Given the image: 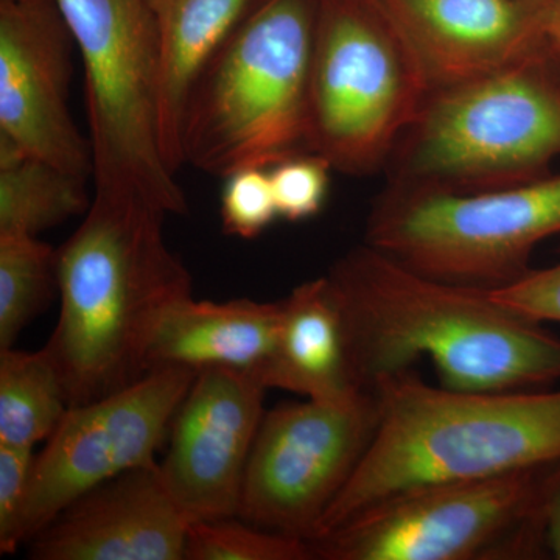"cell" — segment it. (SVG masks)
I'll return each mask as SVG.
<instances>
[{
  "label": "cell",
  "instance_id": "6da1fadb",
  "mask_svg": "<svg viewBox=\"0 0 560 560\" xmlns=\"http://www.w3.org/2000/svg\"><path fill=\"white\" fill-rule=\"evenodd\" d=\"M327 278L364 389L425 357L444 388L464 393L560 381V338L489 290L430 278L368 243L335 261Z\"/></svg>",
  "mask_w": 560,
  "mask_h": 560
},
{
  "label": "cell",
  "instance_id": "7a4b0ae2",
  "mask_svg": "<svg viewBox=\"0 0 560 560\" xmlns=\"http://www.w3.org/2000/svg\"><path fill=\"white\" fill-rule=\"evenodd\" d=\"M167 213L140 198L94 194L79 230L57 250L60 318L46 349L70 407L147 374V350L191 278L162 234Z\"/></svg>",
  "mask_w": 560,
  "mask_h": 560
},
{
  "label": "cell",
  "instance_id": "3957f363",
  "mask_svg": "<svg viewBox=\"0 0 560 560\" xmlns=\"http://www.w3.org/2000/svg\"><path fill=\"white\" fill-rule=\"evenodd\" d=\"M371 389L381 407L374 440L313 540L401 490L560 460V390L464 393L427 385L412 370Z\"/></svg>",
  "mask_w": 560,
  "mask_h": 560
},
{
  "label": "cell",
  "instance_id": "277c9868",
  "mask_svg": "<svg viewBox=\"0 0 560 560\" xmlns=\"http://www.w3.org/2000/svg\"><path fill=\"white\" fill-rule=\"evenodd\" d=\"M560 156V47L430 92L386 171L389 186L486 191L548 175Z\"/></svg>",
  "mask_w": 560,
  "mask_h": 560
},
{
  "label": "cell",
  "instance_id": "5b68a950",
  "mask_svg": "<svg viewBox=\"0 0 560 560\" xmlns=\"http://www.w3.org/2000/svg\"><path fill=\"white\" fill-rule=\"evenodd\" d=\"M319 0H260L209 62L184 114V165L226 178L308 153Z\"/></svg>",
  "mask_w": 560,
  "mask_h": 560
},
{
  "label": "cell",
  "instance_id": "8992f818",
  "mask_svg": "<svg viewBox=\"0 0 560 560\" xmlns=\"http://www.w3.org/2000/svg\"><path fill=\"white\" fill-rule=\"evenodd\" d=\"M55 2L83 61L95 194L184 215L186 195L162 150L153 0Z\"/></svg>",
  "mask_w": 560,
  "mask_h": 560
},
{
  "label": "cell",
  "instance_id": "52a82bcc",
  "mask_svg": "<svg viewBox=\"0 0 560 560\" xmlns=\"http://www.w3.org/2000/svg\"><path fill=\"white\" fill-rule=\"evenodd\" d=\"M430 88L377 0H319L307 150L352 176L385 168Z\"/></svg>",
  "mask_w": 560,
  "mask_h": 560
},
{
  "label": "cell",
  "instance_id": "ba28073f",
  "mask_svg": "<svg viewBox=\"0 0 560 560\" xmlns=\"http://www.w3.org/2000/svg\"><path fill=\"white\" fill-rule=\"evenodd\" d=\"M560 234V175L486 191L386 186L364 243L430 278L500 290L530 270L541 242Z\"/></svg>",
  "mask_w": 560,
  "mask_h": 560
},
{
  "label": "cell",
  "instance_id": "9c48e42d",
  "mask_svg": "<svg viewBox=\"0 0 560 560\" xmlns=\"http://www.w3.org/2000/svg\"><path fill=\"white\" fill-rule=\"evenodd\" d=\"M548 467L394 495L311 541L323 560L547 559L541 495Z\"/></svg>",
  "mask_w": 560,
  "mask_h": 560
},
{
  "label": "cell",
  "instance_id": "30bf717a",
  "mask_svg": "<svg viewBox=\"0 0 560 560\" xmlns=\"http://www.w3.org/2000/svg\"><path fill=\"white\" fill-rule=\"evenodd\" d=\"M378 420L374 389L265 412L246 466L238 517L311 544L366 455Z\"/></svg>",
  "mask_w": 560,
  "mask_h": 560
},
{
  "label": "cell",
  "instance_id": "8fae6325",
  "mask_svg": "<svg viewBox=\"0 0 560 560\" xmlns=\"http://www.w3.org/2000/svg\"><path fill=\"white\" fill-rule=\"evenodd\" d=\"M195 375L189 368H156L116 393L69 407L36 455L22 541H31L84 493L156 463Z\"/></svg>",
  "mask_w": 560,
  "mask_h": 560
},
{
  "label": "cell",
  "instance_id": "7c38bea8",
  "mask_svg": "<svg viewBox=\"0 0 560 560\" xmlns=\"http://www.w3.org/2000/svg\"><path fill=\"white\" fill-rule=\"evenodd\" d=\"M267 386L248 372L195 375L173 418L162 478L189 522L238 517L246 466L264 419Z\"/></svg>",
  "mask_w": 560,
  "mask_h": 560
},
{
  "label": "cell",
  "instance_id": "4fadbf2b",
  "mask_svg": "<svg viewBox=\"0 0 560 560\" xmlns=\"http://www.w3.org/2000/svg\"><path fill=\"white\" fill-rule=\"evenodd\" d=\"M69 43L57 2L0 0V136L75 175H92L91 143L69 109Z\"/></svg>",
  "mask_w": 560,
  "mask_h": 560
},
{
  "label": "cell",
  "instance_id": "5bb4252c",
  "mask_svg": "<svg viewBox=\"0 0 560 560\" xmlns=\"http://www.w3.org/2000/svg\"><path fill=\"white\" fill-rule=\"evenodd\" d=\"M430 92L522 60L548 43L537 0H377Z\"/></svg>",
  "mask_w": 560,
  "mask_h": 560
},
{
  "label": "cell",
  "instance_id": "9a60e30c",
  "mask_svg": "<svg viewBox=\"0 0 560 560\" xmlns=\"http://www.w3.org/2000/svg\"><path fill=\"white\" fill-rule=\"evenodd\" d=\"M189 518L160 464L121 474L69 504L31 540L35 560H184Z\"/></svg>",
  "mask_w": 560,
  "mask_h": 560
},
{
  "label": "cell",
  "instance_id": "2e32d148",
  "mask_svg": "<svg viewBox=\"0 0 560 560\" xmlns=\"http://www.w3.org/2000/svg\"><path fill=\"white\" fill-rule=\"evenodd\" d=\"M280 326L282 301L212 302L190 294L171 305L158 324L147 350V372L164 366L197 372L228 368L260 381Z\"/></svg>",
  "mask_w": 560,
  "mask_h": 560
},
{
  "label": "cell",
  "instance_id": "e0dca14e",
  "mask_svg": "<svg viewBox=\"0 0 560 560\" xmlns=\"http://www.w3.org/2000/svg\"><path fill=\"white\" fill-rule=\"evenodd\" d=\"M260 381L268 389L311 400L348 399L364 390L340 302L327 276L301 283L282 301L278 342Z\"/></svg>",
  "mask_w": 560,
  "mask_h": 560
},
{
  "label": "cell",
  "instance_id": "ac0fdd59",
  "mask_svg": "<svg viewBox=\"0 0 560 560\" xmlns=\"http://www.w3.org/2000/svg\"><path fill=\"white\" fill-rule=\"evenodd\" d=\"M260 0H153L160 49L162 150L173 172L184 165V114L201 73Z\"/></svg>",
  "mask_w": 560,
  "mask_h": 560
},
{
  "label": "cell",
  "instance_id": "d6986e66",
  "mask_svg": "<svg viewBox=\"0 0 560 560\" xmlns=\"http://www.w3.org/2000/svg\"><path fill=\"white\" fill-rule=\"evenodd\" d=\"M86 179L0 136V235H32L90 209Z\"/></svg>",
  "mask_w": 560,
  "mask_h": 560
},
{
  "label": "cell",
  "instance_id": "ffe728a7",
  "mask_svg": "<svg viewBox=\"0 0 560 560\" xmlns=\"http://www.w3.org/2000/svg\"><path fill=\"white\" fill-rule=\"evenodd\" d=\"M70 404L46 349L0 350V444L35 447L49 440Z\"/></svg>",
  "mask_w": 560,
  "mask_h": 560
},
{
  "label": "cell",
  "instance_id": "44dd1931",
  "mask_svg": "<svg viewBox=\"0 0 560 560\" xmlns=\"http://www.w3.org/2000/svg\"><path fill=\"white\" fill-rule=\"evenodd\" d=\"M55 291L57 250L32 235H0V350L13 348Z\"/></svg>",
  "mask_w": 560,
  "mask_h": 560
},
{
  "label": "cell",
  "instance_id": "7402d4cb",
  "mask_svg": "<svg viewBox=\"0 0 560 560\" xmlns=\"http://www.w3.org/2000/svg\"><path fill=\"white\" fill-rule=\"evenodd\" d=\"M191 522L187 530V560H305L313 559L307 541L257 528L250 523Z\"/></svg>",
  "mask_w": 560,
  "mask_h": 560
},
{
  "label": "cell",
  "instance_id": "603a6c76",
  "mask_svg": "<svg viewBox=\"0 0 560 560\" xmlns=\"http://www.w3.org/2000/svg\"><path fill=\"white\" fill-rule=\"evenodd\" d=\"M278 217L268 168H243L226 176L221 194V223L228 235L253 241Z\"/></svg>",
  "mask_w": 560,
  "mask_h": 560
},
{
  "label": "cell",
  "instance_id": "cb8c5ba5",
  "mask_svg": "<svg viewBox=\"0 0 560 560\" xmlns=\"http://www.w3.org/2000/svg\"><path fill=\"white\" fill-rule=\"evenodd\" d=\"M331 171L329 162L312 153L275 165L270 175L279 217L302 221L318 215L329 191Z\"/></svg>",
  "mask_w": 560,
  "mask_h": 560
},
{
  "label": "cell",
  "instance_id": "d4e9b609",
  "mask_svg": "<svg viewBox=\"0 0 560 560\" xmlns=\"http://www.w3.org/2000/svg\"><path fill=\"white\" fill-rule=\"evenodd\" d=\"M33 447L0 444V551L13 555L22 541V518L27 508L35 467Z\"/></svg>",
  "mask_w": 560,
  "mask_h": 560
},
{
  "label": "cell",
  "instance_id": "484cf974",
  "mask_svg": "<svg viewBox=\"0 0 560 560\" xmlns=\"http://www.w3.org/2000/svg\"><path fill=\"white\" fill-rule=\"evenodd\" d=\"M490 296L512 311L540 323H560V259L540 270L530 268L522 279Z\"/></svg>",
  "mask_w": 560,
  "mask_h": 560
},
{
  "label": "cell",
  "instance_id": "4316f807",
  "mask_svg": "<svg viewBox=\"0 0 560 560\" xmlns=\"http://www.w3.org/2000/svg\"><path fill=\"white\" fill-rule=\"evenodd\" d=\"M541 521L548 556L560 560V460L551 464L545 475Z\"/></svg>",
  "mask_w": 560,
  "mask_h": 560
},
{
  "label": "cell",
  "instance_id": "83f0119b",
  "mask_svg": "<svg viewBox=\"0 0 560 560\" xmlns=\"http://www.w3.org/2000/svg\"><path fill=\"white\" fill-rule=\"evenodd\" d=\"M541 27L548 38L560 47V0H537Z\"/></svg>",
  "mask_w": 560,
  "mask_h": 560
},
{
  "label": "cell",
  "instance_id": "f1b7e54d",
  "mask_svg": "<svg viewBox=\"0 0 560 560\" xmlns=\"http://www.w3.org/2000/svg\"><path fill=\"white\" fill-rule=\"evenodd\" d=\"M13 2L25 3V5H35V3L51 2V0H13Z\"/></svg>",
  "mask_w": 560,
  "mask_h": 560
}]
</instances>
